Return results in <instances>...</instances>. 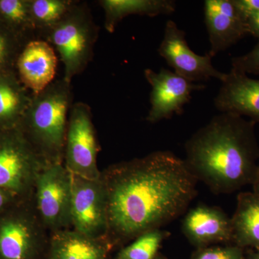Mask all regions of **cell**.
Wrapping results in <instances>:
<instances>
[{"label": "cell", "mask_w": 259, "mask_h": 259, "mask_svg": "<svg viewBox=\"0 0 259 259\" xmlns=\"http://www.w3.org/2000/svg\"><path fill=\"white\" fill-rule=\"evenodd\" d=\"M107 238L113 245L159 229L181 215L197 195V180L184 159L158 151L102 172Z\"/></svg>", "instance_id": "6da1fadb"}, {"label": "cell", "mask_w": 259, "mask_h": 259, "mask_svg": "<svg viewBox=\"0 0 259 259\" xmlns=\"http://www.w3.org/2000/svg\"><path fill=\"white\" fill-rule=\"evenodd\" d=\"M255 122L220 112L185 145L184 159L194 178L214 194H230L252 185L259 164Z\"/></svg>", "instance_id": "7a4b0ae2"}, {"label": "cell", "mask_w": 259, "mask_h": 259, "mask_svg": "<svg viewBox=\"0 0 259 259\" xmlns=\"http://www.w3.org/2000/svg\"><path fill=\"white\" fill-rule=\"evenodd\" d=\"M71 83L54 80L31 102L18 127L49 163H64L65 141L71 107Z\"/></svg>", "instance_id": "3957f363"}, {"label": "cell", "mask_w": 259, "mask_h": 259, "mask_svg": "<svg viewBox=\"0 0 259 259\" xmlns=\"http://www.w3.org/2000/svg\"><path fill=\"white\" fill-rule=\"evenodd\" d=\"M42 40L59 53L64 64L63 79L71 83L93 60L99 27L86 3L76 1L55 25L40 32Z\"/></svg>", "instance_id": "277c9868"}, {"label": "cell", "mask_w": 259, "mask_h": 259, "mask_svg": "<svg viewBox=\"0 0 259 259\" xmlns=\"http://www.w3.org/2000/svg\"><path fill=\"white\" fill-rule=\"evenodd\" d=\"M48 163L18 127L0 131V189L15 200L32 199L37 174Z\"/></svg>", "instance_id": "5b68a950"}, {"label": "cell", "mask_w": 259, "mask_h": 259, "mask_svg": "<svg viewBox=\"0 0 259 259\" xmlns=\"http://www.w3.org/2000/svg\"><path fill=\"white\" fill-rule=\"evenodd\" d=\"M30 200L15 202L0 214V259H37L41 253L46 228Z\"/></svg>", "instance_id": "8992f818"}, {"label": "cell", "mask_w": 259, "mask_h": 259, "mask_svg": "<svg viewBox=\"0 0 259 259\" xmlns=\"http://www.w3.org/2000/svg\"><path fill=\"white\" fill-rule=\"evenodd\" d=\"M34 206L40 222L51 233L71 226V177L64 163H48L37 174Z\"/></svg>", "instance_id": "52a82bcc"}, {"label": "cell", "mask_w": 259, "mask_h": 259, "mask_svg": "<svg viewBox=\"0 0 259 259\" xmlns=\"http://www.w3.org/2000/svg\"><path fill=\"white\" fill-rule=\"evenodd\" d=\"M99 150L91 107L84 102H76L71 105L68 119L64 165L71 175L87 180H100L102 172L97 166Z\"/></svg>", "instance_id": "ba28073f"}, {"label": "cell", "mask_w": 259, "mask_h": 259, "mask_svg": "<svg viewBox=\"0 0 259 259\" xmlns=\"http://www.w3.org/2000/svg\"><path fill=\"white\" fill-rule=\"evenodd\" d=\"M71 226L95 238H107V197L101 178L87 180L71 175Z\"/></svg>", "instance_id": "9c48e42d"}, {"label": "cell", "mask_w": 259, "mask_h": 259, "mask_svg": "<svg viewBox=\"0 0 259 259\" xmlns=\"http://www.w3.org/2000/svg\"><path fill=\"white\" fill-rule=\"evenodd\" d=\"M158 51L175 73L192 82L207 81L211 79L222 81L226 77V73L214 67L212 57L208 54L199 55L189 47L185 32L173 20L166 22Z\"/></svg>", "instance_id": "30bf717a"}, {"label": "cell", "mask_w": 259, "mask_h": 259, "mask_svg": "<svg viewBox=\"0 0 259 259\" xmlns=\"http://www.w3.org/2000/svg\"><path fill=\"white\" fill-rule=\"evenodd\" d=\"M144 76L151 87V108L146 118L151 123L180 115L185 105L190 102L192 93L205 88L204 85L192 82L164 68L158 71L145 69Z\"/></svg>", "instance_id": "8fae6325"}, {"label": "cell", "mask_w": 259, "mask_h": 259, "mask_svg": "<svg viewBox=\"0 0 259 259\" xmlns=\"http://www.w3.org/2000/svg\"><path fill=\"white\" fill-rule=\"evenodd\" d=\"M204 15L211 57L226 51L248 35L246 21L232 0H205Z\"/></svg>", "instance_id": "7c38bea8"}, {"label": "cell", "mask_w": 259, "mask_h": 259, "mask_svg": "<svg viewBox=\"0 0 259 259\" xmlns=\"http://www.w3.org/2000/svg\"><path fill=\"white\" fill-rule=\"evenodd\" d=\"M57 64L54 48L42 39H32L20 52L15 69L24 86L34 95L54 81Z\"/></svg>", "instance_id": "4fadbf2b"}, {"label": "cell", "mask_w": 259, "mask_h": 259, "mask_svg": "<svg viewBox=\"0 0 259 259\" xmlns=\"http://www.w3.org/2000/svg\"><path fill=\"white\" fill-rule=\"evenodd\" d=\"M214 99L220 112L236 114L259 123V79L231 69Z\"/></svg>", "instance_id": "5bb4252c"}, {"label": "cell", "mask_w": 259, "mask_h": 259, "mask_svg": "<svg viewBox=\"0 0 259 259\" xmlns=\"http://www.w3.org/2000/svg\"><path fill=\"white\" fill-rule=\"evenodd\" d=\"M182 231L198 248L232 242L231 218L216 207L199 205L190 209L182 221Z\"/></svg>", "instance_id": "9a60e30c"}, {"label": "cell", "mask_w": 259, "mask_h": 259, "mask_svg": "<svg viewBox=\"0 0 259 259\" xmlns=\"http://www.w3.org/2000/svg\"><path fill=\"white\" fill-rule=\"evenodd\" d=\"M112 246L107 238L63 230L52 233L47 259H105Z\"/></svg>", "instance_id": "2e32d148"}, {"label": "cell", "mask_w": 259, "mask_h": 259, "mask_svg": "<svg viewBox=\"0 0 259 259\" xmlns=\"http://www.w3.org/2000/svg\"><path fill=\"white\" fill-rule=\"evenodd\" d=\"M32 97L16 69L0 72V131L18 127Z\"/></svg>", "instance_id": "e0dca14e"}, {"label": "cell", "mask_w": 259, "mask_h": 259, "mask_svg": "<svg viewBox=\"0 0 259 259\" xmlns=\"http://www.w3.org/2000/svg\"><path fill=\"white\" fill-rule=\"evenodd\" d=\"M232 242L240 248L259 249V195L253 191L237 197L236 210L231 218Z\"/></svg>", "instance_id": "ac0fdd59"}, {"label": "cell", "mask_w": 259, "mask_h": 259, "mask_svg": "<svg viewBox=\"0 0 259 259\" xmlns=\"http://www.w3.org/2000/svg\"><path fill=\"white\" fill-rule=\"evenodd\" d=\"M98 3L105 13V28L110 33L129 15L156 17L173 14L176 10L174 0H101Z\"/></svg>", "instance_id": "d6986e66"}, {"label": "cell", "mask_w": 259, "mask_h": 259, "mask_svg": "<svg viewBox=\"0 0 259 259\" xmlns=\"http://www.w3.org/2000/svg\"><path fill=\"white\" fill-rule=\"evenodd\" d=\"M0 22L19 35L28 37L36 31L32 23L30 0H0Z\"/></svg>", "instance_id": "ffe728a7"}, {"label": "cell", "mask_w": 259, "mask_h": 259, "mask_svg": "<svg viewBox=\"0 0 259 259\" xmlns=\"http://www.w3.org/2000/svg\"><path fill=\"white\" fill-rule=\"evenodd\" d=\"M75 2L73 0H30V12L35 30L41 32L59 21Z\"/></svg>", "instance_id": "44dd1931"}, {"label": "cell", "mask_w": 259, "mask_h": 259, "mask_svg": "<svg viewBox=\"0 0 259 259\" xmlns=\"http://www.w3.org/2000/svg\"><path fill=\"white\" fill-rule=\"evenodd\" d=\"M169 233L160 229L145 232L119 252L117 259H154L162 242Z\"/></svg>", "instance_id": "7402d4cb"}, {"label": "cell", "mask_w": 259, "mask_h": 259, "mask_svg": "<svg viewBox=\"0 0 259 259\" xmlns=\"http://www.w3.org/2000/svg\"><path fill=\"white\" fill-rule=\"evenodd\" d=\"M30 40L0 22V72L15 69L20 52Z\"/></svg>", "instance_id": "603a6c76"}, {"label": "cell", "mask_w": 259, "mask_h": 259, "mask_svg": "<svg viewBox=\"0 0 259 259\" xmlns=\"http://www.w3.org/2000/svg\"><path fill=\"white\" fill-rule=\"evenodd\" d=\"M192 259H244L243 248L236 245L198 248Z\"/></svg>", "instance_id": "cb8c5ba5"}, {"label": "cell", "mask_w": 259, "mask_h": 259, "mask_svg": "<svg viewBox=\"0 0 259 259\" xmlns=\"http://www.w3.org/2000/svg\"><path fill=\"white\" fill-rule=\"evenodd\" d=\"M231 69L244 74L259 76V41L249 52L233 58Z\"/></svg>", "instance_id": "d4e9b609"}, {"label": "cell", "mask_w": 259, "mask_h": 259, "mask_svg": "<svg viewBox=\"0 0 259 259\" xmlns=\"http://www.w3.org/2000/svg\"><path fill=\"white\" fill-rule=\"evenodd\" d=\"M238 11L247 19L259 12V0H232Z\"/></svg>", "instance_id": "484cf974"}, {"label": "cell", "mask_w": 259, "mask_h": 259, "mask_svg": "<svg viewBox=\"0 0 259 259\" xmlns=\"http://www.w3.org/2000/svg\"><path fill=\"white\" fill-rule=\"evenodd\" d=\"M248 35H252L259 41V12L246 20Z\"/></svg>", "instance_id": "4316f807"}, {"label": "cell", "mask_w": 259, "mask_h": 259, "mask_svg": "<svg viewBox=\"0 0 259 259\" xmlns=\"http://www.w3.org/2000/svg\"><path fill=\"white\" fill-rule=\"evenodd\" d=\"M17 202L10 194L0 189V214Z\"/></svg>", "instance_id": "83f0119b"}, {"label": "cell", "mask_w": 259, "mask_h": 259, "mask_svg": "<svg viewBox=\"0 0 259 259\" xmlns=\"http://www.w3.org/2000/svg\"><path fill=\"white\" fill-rule=\"evenodd\" d=\"M252 187H253V192L259 195V164L258 168H257L256 174L253 183H252Z\"/></svg>", "instance_id": "f1b7e54d"}, {"label": "cell", "mask_w": 259, "mask_h": 259, "mask_svg": "<svg viewBox=\"0 0 259 259\" xmlns=\"http://www.w3.org/2000/svg\"><path fill=\"white\" fill-rule=\"evenodd\" d=\"M253 259H259V249L257 250L256 253L253 255Z\"/></svg>", "instance_id": "f546056e"}, {"label": "cell", "mask_w": 259, "mask_h": 259, "mask_svg": "<svg viewBox=\"0 0 259 259\" xmlns=\"http://www.w3.org/2000/svg\"><path fill=\"white\" fill-rule=\"evenodd\" d=\"M154 259H165V258H162L161 256H156V258H155Z\"/></svg>", "instance_id": "4dcf8cb0"}, {"label": "cell", "mask_w": 259, "mask_h": 259, "mask_svg": "<svg viewBox=\"0 0 259 259\" xmlns=\"http://www.w3.org/2000/svg\"><path fill=\"white\" fill-rule=\"evenodd\" d=\"M105 259H107V258H105Z\"/></svg>", "instance_id": "1f68e13d"}]
</instances>
